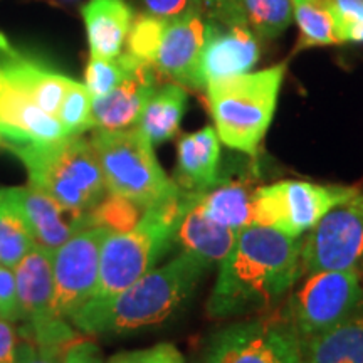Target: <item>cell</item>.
<instances>
[{
	"label": "cell",
	"instance_id": "obj_1",
	"mask_svg": "<svg viewBox=\"0 0 363 363\" xmlns=\"http://www.w3.org/2000/svg\"><path fill=\"white\" fill-rule=\"evenodd\" d=\"M298 239L266 225L240 229L219 264L207 315L225 320L269 311L303 274Z\"/></svg>",
	"mask_w": 363,
	"mask_h": 363
},
{
	"label": "cell",
	"instance_id": "obj_2",
	"mask_svg": "<svg viewBox=\"0 0 363 363\" xmlns=\"http://www.w3.org/2000/svg\"><path fill=\"white\" fill-rule=\"evenodd\" d=\"M207 269L201 261L180 252L120 293L89 299L69 318V323L89 337L125 335L163 323L184 305Z\"/></svg>",
	"mask_w": 363,
	"mask_h": 363
},
{
	"label": "cell",
	"instance_id": "obj_3",
	"mask_svg": "<svg viewBox=\"0 0 363 363\" xmlns=\"http://www.w3.org/2000/svg\"><path fill=\"white\" fill-rule=\"evenodd\" d=\"M195 197L197 194L185 190L169 202L147 208L131 229L111 230L103 242L99 278L91 299L113 296L152 271L174 244L177 227Z\"/></svg>",
	"mask_w": 363,
	"mask_h": 363
},
{
	"label": "cell",
	"instance_id": "obj_4",
	"mask_svg": "<svg viewBox=\"0 0 363 363\" xmlns=\"http://www.w3.org/2000/svg\"><path fill=\"white\" fill-rule=\"evenodd\" d=\"M286 65L246 72L207 84V103L219 140L229 148L257 155L278 104Z\"/></svg>",
	"mask_w": 363,
	"mask_h": 363
},
{
	"label": "cell",
	"instance_id": "obj_5",
	"mask_svg": "<svg viewBox=\"0 0 363 363\" xmlns=\"http://www.w3.org/2000/svg\"><path fill=\"white\" fill-rule=\"evenodd\" d=\"M13 155L24 163L29 184L51 195L72 214L89 216L108 197L96 152L81 135Z\"/></svg>",
	"mask_w": 363,
	"mask_h": 363
},
{
	"label": "cell",
	"instance_id": "obj_6",
	"mask_svg": "<svg viewBox=\"0 0 363 363\" xmlns=\"http://www.w3.org/2000/svg\"><path fill=\"white\" fill-rule=\"evenodd\" d=\"M89 142L101 165L108 194L147 211L185 192L165 174L153 145L136 126L116 131L96 130Z\"/></svg>",
	"mask_w": 363,
	"mask_h": 363
},
{
	"label": "cell",
	"instance_id": "obj_7",
	"mask_svg": "<svg viewBox=\"0 0 363 363\" xmlns=\"http://www.w3.org/2000/svg\"><path fill=\"white\" fill-rule=\"evenodd\" d=\"M357 190L306 180H283L254 189V225L272 227L289 238H299Z\"/></svg>",
	"mask_w": 363,
	"mask_h": 363
},
{
	"label": "cell",
	"instance_id": "obj_8",
	"mask_svg": "<svg viewBox=\"0 0 363 363\" xmlns=\"http://www.w3.org/2000/svg\"><path fill=\"white\" fill-rule=\"evenodd\" d=\"M363 306L362 274L353 271L310 272L291 294L286 316L303 342L342 325Z\"/></svg>",
	"mask_w": 363,
	"mask_h": 363
},
{
	"label": "cell",
	"instance_id": "obj_9",
	"mask_svg": "<svg viewBox=\"0 0 363 363\" xmlns=\"http://www.w3.org/2000/svg\"><path fill=\"white\" fill-rule=\"evenodd\" d=\"M207 363H305V342L286 313H272L220 330Z\"/></svg>",
	"mask_w": 363,
	"mask_h": 363
},
{
	"label": "cell",
	"instance_id": "obj_10",
	"mask_svg": "<svg viewBox=\"0 0 363 363\" xmlns=\"http://www.w3.org/2000/svg\"><path fill=\"white\" fill-rule=\"evenodd\" d=\"M21 320L26 321L27 338L45 347L67 348L78 340L74 326L54 311L52 252L39 244L13 267Z\"/></svg>",
	"mask_w": 363,
	"mask_h": 363
},
{
	"label": "cell",
	"instance_id": "obj_11",
	"mask_svg": "<svg viewBox=\"0 0 363 363\" xmlns=\"http://www.w3.org/2000/svg\"><path fill=\"white\" fill-rule=\"evenodd\" d=\"M303 274L316 271L363 272V190L335 206L301 242Z\"/></svg>",
	"mask_w": 363,
	"mask_h": 363
},
{
	"label": "cell",
	"instance_id": "obj_12",
	"mask_svg": "<svg viewBox=\"0 0 363 363\" xmlns=\"http://www.w3.org/2000/svg\"><path fill=\"white\" fill-rule=\"evenodd\" d=\"M110 233L103 225H88L52 252L54 311L57 316L69 321L93 298L99 278L101 247Z\"/></svg>",
	"mask_w": 363,
	"mask_h": 363
},
{
	"label": "cell",
	"instance_id": "obj_13",
	"mask_svg": "<svg viewBox=\"0 0 363 363\" xmlns=\"http://www.w3.org/2000/svg\"><path fill=\"white\" fill-rule=\"evenodd\" d=\"M259 57L261 48L249 24H225L206 17L194 89H206L208 83L251 72Z\"/></svg>",
	"mask_w": 363,
	"mask_h": 363
},
{
	"label": "cell",
	"instance_id": "obj_14",
	"mask_svg": "<svg viewBox=\"0 0 363 363\" xmlns=\"http://www.w3.org/2000/svg\"><path fill=\"white\" fill-rule=\"evenodd\" d=\"M66 136L69 135L56 116L40 110L0 72V147L17 153L21 150L56 143Z\"/></svg>",
	"mask_w": 363,
	"mask_h": 363
},
{
	"label": "cell",
	"instance_id": "obj_15",
	"mask_svg": "<svg viewBox=\"0 0 363 363\" xmlns=\"http://www.w3.org/2000/svg\"><path fill=\"white\" fill-rule=\"evenodd\" d=\"M153 66L138 62L115 89L101 98H93L91 115L94 130H128L138 123L145 104L160 86Z\"/></svg>",
	"mask_w": 363,
	"mask_h": 363
},
{
	"label": "cell",
	"instance_id": "obj_16",
	"mask_svg": "<svg viewBox=\"0 0 363 363\" xmlns=\"http://www.w3.org/2000/svg\"><path fill=\"white\" fill-rule=\"evenodd\" d=\"M206 13H189L167 21L153 69L184 88L194 89L195 69L203 44Z\"/></svg>",
	"mask_w": 363,
	"mask_h": 363
},
{
	"label": "cell",
	"instance_id": "obj_17",
	"mask_svg": "<svg viewBox=\"0 0 363 363\" xmlns=\"http://www.w3.org/2000/svg\"><path fill=\"white\" fill-rule=\"evenodd\" d=\"M0 72L9 83L21 89L40 110L56 116L71 78L45 67L43 62L17 51L0 34Z\"/></svg>",
	"mask_w": 363,
	"mask_h": 363
},
{
	"label": "cell",
	"instance_id": "obj_18",
	"mask_svg": "<svg viewBox=\"0 0 363 363\" xmlns=\"http://www.w3.org/2000/svg\"><path fill=\"white\" fill-rule=\"evenodd\" d=\"M17 206L24 214L35 244L54 252L72 234L89 225L88 216H76L66 211L51 195L35 185L11 187Z\"/></svg>",
	"mask_w": 363,
	"mask_h": 363
},
{
	"label": "cell",
	"instance_id": "obj_19",
	"mask_svg": "<svg viewBox=\"0 0 363 363\" xmlns=\"http://www.w3.org/2000/svg\"><path fill=\"white\" fill-rule=\"evenodd\" d=\"M220 140L214 126L184 135L177 145V184L187 192L202 194L219 182Z\"/></svg>",
	"mask_w": 363,
	"mask_h": 363
},
{
	"label": "cell",
	"instance_id": "obj_20",
	"mask_svg": "<svg viewBox=\"0 0 363 363\" xmlns=\"http://www.w3.org/2000/svg\"><path fill=\"white\" fill-rule=\"evenodd\" d=\"M91 56L118 57L123 52L135 13L126 0H89L81 9Z\"/></svg>",
	"mask_w": 363,
	"mask_h": 363
},
{
	"label": "cell",
	"instance_id": "obj_21",
	"mask_svg": "<svg viewBox=\"0 0 363 363\" xmlns=\"http://www.w3.org/2000/svg\"><path fill=\"white\" fill-rule=\"evenodd\" d=\"M235 239H238V230L207 219L194 203L182 217L175 230L174 242L179 244L180 252L189 254L211 269L214 264H220L224 261Z\"/></svg>",
	"mask_w": 363,
	"mask_h": 363
},
{
	"label": "cell",
	"instance_id": "obj_22",
	"mask_svg": "<svg viewBox=\"0 0 363 363\" xmlns=\"http://www.w3.org/2000/svg\"><path fill=\"white\" fill-rule=\"evenodd\" d=\"M187 103L189 94L184 86L172 81L160 84L145 104L136 128L147 136L153 147L169 142L179 133Z\"/></svg>",
	"mask_w": 363,
	"mask_h": 363
},
{
	"label": "cell",
	"instance_id": "obj_23",
	"mask_svg": "<svg viewBox=\"0 0 363 363\" xmlns=\"http://www.w3.org/2000/svg\"><path fill=\"white\" fill-rule=\"evenodd\" d=\"M195 207L207 219L233 230L254 225V190L242 182L217 184L197 194Z\"/></svg>",
	"mask_w": 363,
	"mask_h": 363
},
{
	"label": "cell",
	"instance_id": "obj_24",
	"mask_svg": "<svg viewBox=\"0 0 363 363\" xmlns=\"http://www.w3.org/2000/svg\"><path fill=\"white\" fill-rule=\"evenodd\" d=\"M305 363H363V306L342 325L306 340Z\"/></svg>",
	"mask_w": 363,
	"mask_h": 363
},
{
	"label": "cell",
	"instance_id": "obj_25",
	"mask_svg": "<svg viewBox=\"0 0 363 363\" xmlns=\"http://www.w3.org/2000/svg\"><path fill=\"white\" fill-rule=\"evenodd\" d=\"M34 246V235L11 187L0 189V264L13 269Z\"/></svg>",
	"mask_w": 363,
	"mask_h": 363
},
{
	"label": "cell",
	"instance_id": "obj_26",
	"mask_svg": "<svg viewBox=\"0 0 363 363\" xmlns=\"http://www.w3.org/2000/svg\"><path fill=\"white\" fill-rule=\"evenodd\" d=\"M293 19L299 27L298 49L342 44L335 24V0H293Z\"/></svg>",
	"mask_w": 363,
	"mask_h": 363
},
{
	"label": "cell",
	"instance_id": "obj_27",
	"mask_svg": "<svg viewBox=\"0 0 363 363\" xmlns=\"http://www.w3.org/2000/svg\"><path fill=\"white\" fill-rule=\"evenodd\" d=\"M247 24L266 39L278 38L293 22V0H239Z\"/></svg>",
	"mask_w": 363,
	"mask_h": 363
},
{
	"label": "cell",
	"instance_id": "obj_28",
	"mask_svg": "<svg viewBox=\"0 0 363 363\" xmlns=\"http://www.w3.org/2000/svg\"><path fill=\"white\" fill-rule=\"evenodd\" d=\"M138 62L142 61L130 56L128 52H121L120 56L113 59L91 56L88 66H86L84 86L88 88L91 96L101 98L115 89Z\"/></svg>",
	"mask_w": 363,
	"mask_h": 363
},
{
	"label": "cell",
	"instance_id": "obj_29",
	"mask_svg": "<svg viewBox=\"0 0 363 363\" xmlns=\"http://www.w3.org/2000/svg\"><path fill=\"white\" fill-rule=\"evenodd\" d=\"M91 106H93V96L88 88L83 83L71 79L56 113L57 121L67 135H83L84 131L93 128Z\"/></svg>",
	"mask_w": 363,
	"mask_h": 363
},
{
	"label": "cell",
	"instance_id": "obj_30",
	"mask_svg": "<svg viewBox=\"0 0 363 363\" xmlns=\"http://www.w3.org/2000/svg\"><path fill=\"white\" fill-rule=\"evenodd\" d=\"M165 26V19H158L148 13H138L133 17L128 38H126V52L145 65L153 66Z\"/></svg>",
	"mask_w": 363,
	"mask_h": 363
},
{
	"label": "cell",
	"instance_id": "obj_31",
	"mask_svg": "<svg viewBox=\"0 0 363 363\" xmlns=\"http://www.w3.org/2000/svg\"><path fill=\"white\" fill-rule=\"evenodd\" d=\"M106 363H185V358L175 345L158 343L142 350L118 352Z\"/></svg>",
	"mask_w": 363,
	"mask_h": 363
},
{
	"label": "cell",
	"instance_id": "obj_32",
	"mask_svg": "<svg viewBox=\"0 0 363 363\" xmlns=\"http://www.w3.org/2000/svg\"><path fill=\"white\" fill-rule=\"evenodd\" d=\"M145 13L158 19H179L189 13H206L202 0H142Z\"/></svg>",
	"mask_w": 363,
	"mask_h": 363
},
{
	"label": "cell",
	"instance_id": "obj_33",
	"mask_svg": "<svg viewBox=\"0 0 363 363\" xmlns=\"http://www.w3.org/2000/svg\"><path fill=\"white\" fill-rule=\"evenodd\" d=\"M0 315L9 321H21L19 298L13 269L0 264Z\"/></svg>",
	"mask_w": 363,
	"mask_h": 363
},
{
	"label": "cell",
	"instance_id": "obj_34",
	"mask_svg": "<svg viewBox=\"0 0 363 363\" xmlns=\"http://www.w3.org/2000/svg\"><path fill=\"white\" fill-rule=\"evenodd\" d=\"M66 348L45 347L34 343L30 338H21L17 350V363H62Z\"/></svg>",
	"mask_w": 363,
	"mask_h": 363
},
{
	"label": "cell",
	"instance_id": "obj_35",
	"mask_svg": "<svg viewBox=\"0 0 363 363\" xmlns=\"http://www.w3.org/2000/svg\"><path fill=\"white\" fill-rule=\"evenodd\" d=\"M362 22L363 0H335V24L342 44H345V35L348 30Z\"/></svg>",
	"mask_w": 363,
	"mask_h": 363
},
{
	"label": "cell",
	"instance_id": "obj_36",
	"mask_svg": "<svg viewBox=\"0 0 363 363\" xmlns=\"http://www.w3.org/2000/svg\"><path fill=\"white\" fill-rule=\"evenodd\" d=\"M206 17H212L225 24H247L239 0H202Z\"/></svg>",
	"mask_w": 363,
	"mask_h": 363
},
{
	"label": "cell",
	"instance_id": "obj_37",
	"mask_svg": "<svg viewBox=\"0 0 363 363\" xmlns=\"http://www.w3.org/2000/svg\"><path fill=\"white\" fill-rule=\"evenodd\" d=\"M62 363H104V358L96 343L78 338L66 348Z\"/></svg>",
	"mask_w": 363,
	"mask_h": 363
},
{
	"label": "cell",
	"instance_id": "obj_38",
	"mask_svg": "<svg viewBox=\"0 0 363 363\" xmlns=\"http://www.w3.org/2000/svg\"><path fill=\"white\" fill-rule=\"evenodd\" d=\"M19 343L21 338L13 321L0 315V363H17Z\"/></svg>",
	"mask_w": 363,
	"mask_h": 363
},
{
	"label": "cell",
	"instance_id": "obj_39",
	"mask_svg": "<svg viewBox=\"0 0 363 363\" xmlns=\"http://www.w3.org/2000/svg\"><path fill=\"white\" fill-rule=\"evenodd\" d=\"M345 43L363 44V22L355 27H352V29L348 30L347 35H345Z\"/></svg>",
	"mask_w": 363,
	"mask_h": 363
}]
</instances>
